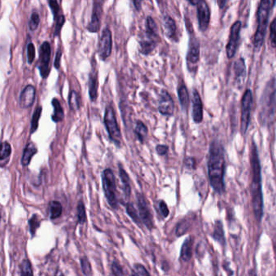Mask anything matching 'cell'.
Segmentation results:
<instances>
[{
    "instance_id": "obj_1",
    "label": "cell",
    "mask_w": 276,
    "mask_h": 276,
    "mask_svg": "<svg viewBox=\"0 0 276 276\" xmlns=\"http://www.w3.org/2000/svg\"><path fill=\"white\" fill-rule=\"evenodd\" d=\"M225 168L226 160L223 146L218 141H213L209 148L208 173L211 186L219 194L225 192Z\"/></svg>"
},
{
    "instance_id": "obj_2",
    "label": "cell",
    "mask_w": 276,
    "mask_h": 276,
    "mask_svg": "<svg viewBox=\"0 0 276 276\" xmlns=\"http://www.w3.org/2000/svg\"><path fill=\"white\" fill-rule=\"evenodd\" d=\"M250 163H251V198L252 207L254 209L256 219L260 220L263 215V199L262 192L261 170L257 147L254 142L250 149Z\"/></svg>"
},
{
    "instance_id": "obj_3",
    "label": "cell",
    "mask_w": 276,
    "mask_h": 276,
    "mask_svg": "<svg viewBox=\"0 0 276 276\" xmlns=\"http://www.w3.org/2000/svg\"><path fill=\"white\" fill-rule=\"evenodd\" d=\"M275 87L274 82H269L261 100L260 120L263 124H270L274 120L275 112Z\"/></svg>"
},
{
    "instance_id": "obj_4",
    "label": "cell",
    "mask_w": 276,
    "mask_h": 276,
    "mask_svg": "<svg viewBox=\"0 0 276 276\" xmlns=\"http://www.w3.org/2000/svg\"><path fill=\"white\" fill-rule=\"evenodd\" d=\"M156 23L152 17H147L145 21V35L140 41V52L142 54L148 55L156 48L158 45V33Z\"/></svg>"
},
{
    "instance_id": "obj_5",
    "label": "cell",
    "mask_w": 276,
    "mask_h": 276,
    "mask_svg": "<svg viewBox=\"0 0 276 276\" xmlns=\"http://www.w3.org/2000/svg\"><path fill=\"white\" fill-rule=\"evenodd\" d=\"M270 9H271L270 0H261L260 8L257 10V27L254 41V46L257 49L262 47L264 41Z\"/></svg>"
},
{
    "instance_id": "obj_6",
    "label": "cell",
    "mask_w": 276,
    "mask_h": 276,
    "mask_svg": "<svg viewBox=\"0 0 276 276\" xmlns=\"http://www.w3.org/2000/svg\"><path fill=\"white\" fill-rule=\"evenodd\" d=\"M103 192L107 199V203L113 209L118 208V200L117 198V184L114 173L111 169L104 170L102 174Z\"/></svg>"
},
{
    "instance_id": "obj_7",
    "label": "cell",
    "mask_w": 276,
    "mask_h": 276,
    "mask_svg": "<svg viewBox=\"0 0 276 276\" xmlns=\"http://www.w3.org/2000/svg\"><path fill=\"white\" fill-rule=\"evenodd\" d=\"M104 124L108 133L110 139L115 143L117 146H120L121 144V133L117 124V117L115 115L114 109L112 104H109L105 109L104 114Z\"/></svg>"
},
{
    "instance_id": "obj_8",
    "label": "cell",
    "mask_w": 276,
    "mask_h": 276,
    "mask_svg": "<svg viewBox=\"0 0 276 276\" xmlns=\"http://www.w3.org/2000/svg\"><path fill=\"white\" fill-rule=\"evenodd\" d=\"M253 96L250 90H247L243 96L242 101V117H241V131L245 134L250 124V112H251Z\"/></svg>"
},
{
    "instance_id": "obj_9",
    "label": "cell",
    "mask_w": 276,
    "mask_h": 276,
    "mask_svg": "<svg viewBox=\"0 0 276 276\" xmlns=\"http://www.w3.org/2000/svg\"><path fill=\"white\" fill-rule=\"evenodd\" d=\"M137 199L140 219L141 222L146 226L147 229L151 230L154 228V222H153L152 213L149 208L146 199L141 193H137Z\"/></svg>"
},
{
    "instance_id": "obj_10",
    "label": "cell",
    "mask_w": 276,
    "mask_h": 276,
    "mask_svg": "<svg viewBox=\"0 0 276 276\" xmlns=\"http://www.w3.org/2000/svg\"><path fill=\"white\" fill-rule=\"evenodd\" d=\"M112 49H113L112 32L109 28H106L102 32L98 45V53L100 59L104 61L108 59L112 53Z\"/></svg>"
},
{
    "instance_id": "obj_11",
    "label": "cell",
    "mask_w": 276,
    "mask_h": 276,
    "mask_svg": "<svg viewBox=\"0 0 276 276\" xmlns=\"http://www.w3.org/2000/svg\"><path fill=\"white\" fill-rule=\"evenodd\" d=\"M51 47L49 42H45L42 44L40 49V65L39 70L42 78L45 79L49 76V62H50Z\"/></svg>"
},
{
    "instance_id": "obj_12",
    "label": "cell",
    "mask_w": 276,
    "mask_h": 276,
    "mask_svg": "<svg viewBox=\"0 0 276 276\" xmlns=\"http://www.w3.org/2000/svg\"><path fill=\"white\" fill-rule=\"evenodd\" d=\"M241 28H242V24H241L240 21L234 23L232 26L229 42H228L227 47H226V52H227V56L229 59L233 58L235 53L237 52L239 38H240Z\"/></svg>"
},
{
    "instance_id": "obj_13",
    "label": "cell",
    "mask_w": 276,
    "mask_h": 276,
    "mask_svg": "<svg viewBox=\"0 0 276 276\" xmlns=\"http://www.w3.org/2000/svg\"><path fill=\"white\" fill-rule=\"evenodd\" d=\"M196 6L199 29L202 32H205L209 28L210 22V10L205 0H200Z\"/></svg>"
},
{
    "instance_id": "obj_14",
    "label": "cell",
    "mask_w": 276,
    "mask_h": 276,
    "mask_svg": "<svg viewBox=\"0 0 276 276\" xmlns=\"http://www.w3.org/2000/svg\"><path fill=\"white\" fill-rule=\"evenodd\" d=\"M175 104L172 97L167 90H162L158 100V111L161 114L171 117L174 114Z\"/></svg>"
},
{
    "instance_id": "obj_15",
    "label": "cell",
    "mask_w": 276,
    "mask_h": 276,
    "mask_svg": "<svg viewBox=\"0 0 276 276\" xmlns=\"http://www.w3.org/2000/svg\"><path fill=\"white\" fill-rule=\"evenodd\" d=\"M192 118L197 124L203 120V103L199 93L195 89L192 92Z\"/></svg>"
},
{
    "instance_id": "obj_16",
    "label": "cell",
    "mask_w": 276,
    "mask_h": 276,
    "mask_svg": "<svg viewBox=\"0 0 276 276\" xmlns=\"http://www.w3.org/2000/svg\"><path fill=\"white\" fill-rule=\"evenodd\" d=\"M199 60V44L197 39L195 38H192L190 42L189 49H188V55H187V62H188L189 70H192L193 66L197 64Z\"/></svg>"
},
{
    "instance_id": "obj_17",
    "label": "cell",
    "mask_w": 276,
    "mask_h": 276,
    "mask_svg": "<svg viewBox=\"0 0 276 276\" xmlns=\"http://www.w3.org/2000/svg\"><path fill=\"white\" fill-rule=\"evenodd\" d=\"M35 96H36L35 87L32 85L27 86L21 92V96H20V104L21 107H25V108L31 107L33 104Z\"/></svg>"
},
{
    "instance_id": "obj_18",
    "label": "cell",
    "mask_w": 276,
    "mask_h": 276,
    "mask_svg": "<svg viewBox=\"0 0 276 276\" xmlns=\"http://www.w3.org/2000/svg\"><path fill=\"white\" fill-rule=\"evenodd\" d=\"M192 247H193V238L188 237L185 239L181 247L180 259L182 261L188 262L192 259Z\"/></svg>"
},
{
    "instance_id": "obj_19",
    "label": "cell",
    "mask_w": 276,
    "mask_h": 276,
    "mask_svg": "<svg viewBox=\"0 0 276 276\" xmlns=\"http://www.w3.org/2000/svg\"><path fill=\"white\" fill-rule=\"evenodd\" d=\"M98 91V76L97 72L95 70H92L89 77V96L90 100L95 102L97 99Z\"/></svg>"
},
{
    "instance_id": "obj_20",
    "label": "cell",
    "mask_w": 276,
    "mask_h": 276,
    "mask_svg": "<svg viewBox=\"0 0 276 276\" xmlns=\"http://www.w3.org/2000/svg\"><path fill=\"white\" fill-rule=\"evenodd\" d=\"M163 28L165 35L170 38L173 39L176 34V24L175 21L170 15H165L163 18Z\"/></svg>"
},
{
    "instance_id": "obj_21",
    "label": "cell",
    "mask_w": 276,
    "mask_h": 276,
    "mask_svg": "<svg viewBox=\"0 0 276 276\" xmlns=\"http://www.w3.org/2000/svg\"><path fill=\"white\" fill-rule=\"evenodd\" d=\"M38 153V149L32 143H29L27 145L26 148L25 149L24 154H23L22 158H21V163L24 167H27L28 164L30 163L32 157Z\"/></svg>"
},
{
    "instance_id": "obj_22",
    "label": "cell",
    "mask_w": 276,
    "mask_h": 276,
    "mask_svg": "<svg viewBox=\"0 0 276 276\" xmlns=\"http://www.w3.org/2000/svg\"><path fill=\"white\" fill-rule=\"evenodd\" d=\"M119 175H120V180L122 182L124 195L127 197H130V194H131V185H130V176H128L127 172L124 171V168L120 165H119Z\"/></svg>"
},
{
    "instance_id": "obj_23",
    "label": "cell",
    "mask_w": 276,
    "mask_h": 276,
    "mask_svg": "<svg viewBox=\"0 0 276 276\" xmlns=\"http://www.w3.org/2000/svg\"><path fill=\"white\" fill-rule=\"evenodd\" d=\"M178 96H179V103H180L182 110L187 111L190 104V97L189 93L185 85L182 84L180 87H179Z\"/></svg>"
},
{
    "instance_id": "obj_24",
    "label": "cell",
    "mask_w": 276,
    "mask_h": 276,
    "mask_svg": "<svg viewBox=\"0 0 276 276\" xmlns=\"http://www.w3.org/2000/svg\"><path fill=\"white\" fill-rule=\"evenodd\" d=\"M234 72L237 81H238V83L241 82L243 85L244 83L245 77H246V65L243 59H239L235 63Z\"/></svg>"
},
{
    "instance_id": "obj_25",
    "label": "cell",
    "mask_w": 276,
    "mask_h": 276,
    "mask_svg": "<svg viewBox=\"0 0 276 276\" xmlns=\"http://www.w3.org/2000/svg\"><path fill=\"white\" fill-rule=\"evenodd\" d=\"M52 104L53 106V114L52 116V119H53L54 122H60L64 119L63 108H62L59 100H57V99H53V101H52Z\"/></svg>"
},
{
    "instance_id": "obj_26",
    "label": "cell",
    "mask_w": 276,
    "mask_h": 276,
    "mask_svg": "<svg viewBox=\"0 0 276 276\" xmlns=\"http://www.w3.org/2000/svg\"><path fill=\"white\" fill-rule=\"evenodd\" d=\"M134 133H135V135L137 139L139 140L142 143L145 141V137H146L147 134H148V128H147L146 125L142 121L138 120V121H137Z\"/></svg>"
},
{
    "instance_id": "obj_27",
    "label": "cell",
    "mask_w": 276,
    "mask_h": 276,
    "mask_svg": "<svg viewBox=\"0 0 276 276\" xmlns=\"http://www.w3.org/2000/svg\"><path fill=\"white\" fill-rule=\"evenodd\" d=\"M212 237L220 244H225V234H224L223 226H222V223L220 220L216 222L214 230H213V233H212Z\"/></svg>"
},
{
    "instance_id": "obj_28",
    "label": "cell",
    "mask_w": 276,
    "mask_h": 276,
    "mask_svg": "<svg viewBox=\"0 0 276 276\" xmlns=\"http://www.w3.org/2000/svg\"><path fill=\"white\" fill-rule=\"evenodd\" d=\"M49 212H50V218L54 220L62 215V206L59 201H52L49 205Z\"/></svg>"
},
{
    "instance_id": "obj_29",
    "label": "cell",
    "mask_w": 276,
    "mask_h": 276,
    "mask_svg": "<svg viewBox=\"0 0 276 276\" xmlns=\"http://www.w3.org/2000/svg\"><path fill=\"white\" fill-rule=\"evenodd\" d=\"M69 106L72 111H77L80 107V97L76 90H72L69 95Z\"/></svg>"
},
{
    "instance_id": "obj_30",
    "label": "cell",
    "mask_w": 276,
    "mask_h": 276,
    "mask_svg": "<svg viewBox=\"0 0 276 276\" xmlns=\"http://www.w3.org/2000/svg\"><path fill=\"white\" fill-rule=\"evenodd\" d=\"M126 212L128 213V216L132 218V220H134L136 224L141 225V220L140 219L139 214L133 204L128 203L126 205Z\"/></svg>"
},
{
    "instance_id": "obj_31",
    "label": "cell",
    "mask_w": 276,
    "mask_h": 276,
    "mask_svg": "<svg viewBox=\"0 0 276 276\" xmlns=\"http://www.w3.org/2000/svg\"><path fill=\"white\" fill-rule=\"evenodd\" d=\"M42 107H36V110L32 115V121H31V133L33 134L38 128V123H39L40 117L42 115Z\"/></svg>"
},
{
    "instance_id": "obj_32",
    "label": "cell",
    "mask_w": 276,
    "mask_h": 276,
    "mask_svg": "<svg viewBox=\"0 0 276 276\" xmlns=\"http://www.w3.org/2000/svg\"><path fill=\"white\" fill-rule=\"evenodd\" d=\"M11 154V147L8 142L0 143V161L9 158Z\"/></svg>"
},
{
    "instance_id": "obj_33",
    "label": "cell",
    "mask_w": 276,
    "mask_h": 276,
    "mask_svg": "<svg viewBox=\"0 0 276 276\" xmlns=\"http://www.w3.org/2000/svg\"><path fill=\"white\" fill-rule=\"evenodd\" d=\"M80 266L85 276H92L91 265L87 257H82L80 260Z\"/></svg>"
},
{
    "instance_id": "obj_34",
    "label": "cell",
    "mask_w": 276,
    "mask_h": 276,
    "mask_svg": "<svg viewBox=\"0 0 276 276\" xmlns=\"http://www.w3.org/2000/svg\"><path fill=\"white\" fill-rule=\"evenodd\" d=\"M78 222L80 225H83L87 222V214L83 202H79L77 208Z\"/></svg>"
},
{
    "instance_id": "obj_35",
    "label": "cell",
    "mask_w": 276,
    "mask_h": 276,
    "mask_svg": "<svg viewBox=\"0 0 276 276\" xmlns=\"http://www.w3.org/2000/svg\"><path fill=\"white\" fill-rule=\"evenodd\" d=\"M21 276H34L32 265L29 260H25L21 263Z\"/></svg>"
},
{
    "instance_id": "obj_36",
    "label": "cell",
    "mask_w": 276,
    "mask_h": 276,
    "mask_svg": "<svg viewBox=\"0 0 276 276\" xmlns=\"http://www.w3.org/2000/svg\"><path fill=\"white\" fill-rule=\"evenodd\" d=\"M132 276H151L144 266L135 264L132 269Z\"/></svg>"
},
{
    "instance_id": "obj_37",
    "label": "cell",
    "mask_w": 276,
    "mask_h": 276,
    "mask_svg": "<svg viewBox=\"0 0 276 276\" xmlns=\"http://www.w3.org/2000/svg\"><path fill=\"white\" fill-rule=\"evenodd\" d=\"M189 227V220H187V219L182 220V222L177 226L176 234L178 235V236H182V234L187 233Z\"/></svg>"
},
{
    "instance_id": "obj_38",
    "label": "cell",
    "mask_w": 276,
    "mask_h": 276,
    "mask_svg": "<svg viewBox=\"0 0 276 276\" xmlns=\"http://www.w3.org/2000/svg\"><path fill=\"white\" fill-rule=\"evenodd\" d=\"M103 3H104V0H93L92 14L101 16Z\"/></svg>"
},
{
    "instance_id": "obj_39",
    "label": "cell",
    "mask_w": 276,
    "mask_h": 276,
    "mask_svg": "<svg viewBox=\"0 0 276 276\" xmlns=\"http://www.w3.org/2000/svg\"><path fill=\"white\" fill-rule=\"evenodd\" d=\"M39 226L40 222L38 215H34V216H32V217H31L30 220H29V228H30L31 234H35L36 229H38Z\"/></svg>"
},
{
    "instance_id": "obj_40",
    "label": "cell",
    "mask_w": 276,
    "mask_h": 276,
    "mask_svg": "<svg viewBox=\"0 0 276 276\" xmlns=\"http://www.w3.org/2000/svg\"><path fill=\"white\" fill-rule=\"evenodd\" d=\"M270 42L272 47H276V18L273 20L271 24V28H270Z\"/></svg>"
},
{
    "instance_id": "obj_41",
    "label": "cell",
    "mask_w": 276,
    "mask_h": 276,
    "mask_svg": "<svg viewBox=\"0 0 276 276\" xmlns=\"http://www.w3.org/2000/svg\"><path fill=\"white\" fill-rule=\"evenodd\" d=\"M40 23L39 14L33 12L31 15L30 21H29V28L30 30L35 31L38 28Z\"/></svg>"
},
{
    "instance_id": "obj_42",
    "label": "cell",
    "mask_w": 276,
    "mask_h": 276,
    "mask_svg": "<svg viewBox=\"0 0 276 276\" xmlns=\"http://www.w3.org/2000/svg\"><path fill=\"white\" fill-rule=\"evenodd\" d=\"M49 7H50L51 10H52L55 21H56L61 15H59L60 8H59V4H58V0H49Z\"/></svg>"
},
{
    "instance_id": "obj_43",
    "label": "cell",
    "mask_w": 276,
    "mask_h": 276,
    "mask_svg": "<svg viewBox=\"0 0 276 276\" xmlns=\"http://www.w3.org/2000/svg\"><path fill=\"white\" fill-rule=\"evenodd\" d=\"M112 271L114 276H124V271L120 263L117 261H113L112 263Z\"/></svg>"
},
{
    "instance_id": "obj_44",
    "label": "cell",
    "mask_w": 276,
    "mask_h": 276,
    "mask_svg": "<svg viewBox=\"0 0 276 276\" xmlns=\"http://www.w3.org/2000/svg\"><path fill=\"white\" fill-rule=\"evenodd\" d=\"M27 53H28V63L31 64L33 62L35 56H36V50H35L33 44H28V48H27Z\"/></svg>"
},
{
    "instance_id": "obj_45",
    "label": "cell",
    "mask_w": 276,
    "mask_h": 276,
    "mask_svg": "<svg viewBox=\"0 0 276 276\" xmlns=\"http://www.w3.org/2000/svg\"><path fill=\"white\" fill-rule=\"evenodd\" d=\"M65 17L63 15H61L56 20V26H55V35H59L60 33L61 29L62 26L64 25Z\"/></svg>"
},
{
    "instance_id": "obj_46",
    "label": "cell",
    "mask_w": 276,
    "mask_h": 276,
    "mask_svg": "<svg viewBox=\"0 0 276 276\" xmlns=\"http://www.w3.org/2000/svg\"><path fill=\"white\" fill-rule=\"evenodd\" d=\"M159 209L163 217H168L169 216V209H168V205L164 201H160Z\"/></svg>"
},
{
    "instance_id": "obj_47",
    "label": "cell",
    "mask_w": 276,
    "mask_h": 276,
    "mask_svg": "<svg viewBox=\"0 0 276 276\" xmlns=\"http://www.w3.org/2000/svg\"><path fill=\"white\" fill-rule=\"evenodd\" d=\"M168 146L165 145H158L156 147V151L158 153V155L160 156H163L165 154H168Z\"/></svg>"
},
{
    "instance_id": "obj_48",
    "label": "cell",
    "mask_w": 276,
    "mask_h": 276,
    "mask_svg": "<svg viewBox=\"0 0 276 276\" xmlns=\"http://www.w3.org/2000/svg\"><path fill=\"white\" fill-rule=\"evenodd\" d=\"M184 165H186L187 168L189 169H195V160L193 158H187L184 160Z\"/></svg>"
},
{
    "instance_id": "obj_49",
    "label": "cell",
    "mask_w": 276,
    "mask_h": 276,
    "mask_svg": "<svg viewBox=\"0 0 276 276\" xmlns=\"http://www.w3.org/2000/svg\"><path fill=\"white\" fill-rule=\"evenodd\" d=\"M61 58H62V52L59 50L57 52L56 58H55L54 66L56 69H59L60 67Z\"/></svg>"
},
{
    "instance_id": "obj_50",
    "label": "cell",
    "mask_w": 276,
    "mask_h": 276,
    "mask_svg": "<svg viewBox=\"0 0 276 276\" xmlns=\"http://www.w3.org/2000/svg\"><path fill=\"white\" fill-rule=\"evenodd\" d=\"M141 1L142 0H134V6H135L136 9L137 11H140L141 8Z\"/></svg>"
},
{
    "instance_id": "obj_51",
    "label": "cell",
    "mask_w": 276,
    "mask_h": 276,
    "mask_svg": "<svg viewBox=\"0 0 276 276\" xmlns=\"http://www.w3.org/2000/svg\"><path fill=\"white\" fill-rule=\"evenodd\" d=\"M217 4L218 5H219V8H220V9H222V8H224V7L226 6V0H217Z\"/></svg>"
},
{
    "instance_id": "obj_52",
    "label": "cell",
    "mask_w": 276,
    "mask_h": 276,
    "mask_svg": "<svg viewBox=\"0 0 276 276\" xmlns=\"http://www.w3.org/2000/svg\"><path fill=\"white\" fill-rule=\"evenodd\" d=\"M189 1L190 4H192V5H197L198 3L200 1V0H188Z\"/></svg>"
},
{
    "instance_id": "obj_53",
    "label": "cell",
    "mask_w": 276,
    "mask_h": 276,
    "mask_svg": "<svg viewBox=\"0 0 276 276\" xmlns=\"http://www.w3.org/2000/svg\"><path fill=\"white\" fill-rule=\"evenodd\" d=\"M55 276H65L64 274H63V273L61 271H58L56 272V274H55Z\"/></svg>"
}]
</instances>
